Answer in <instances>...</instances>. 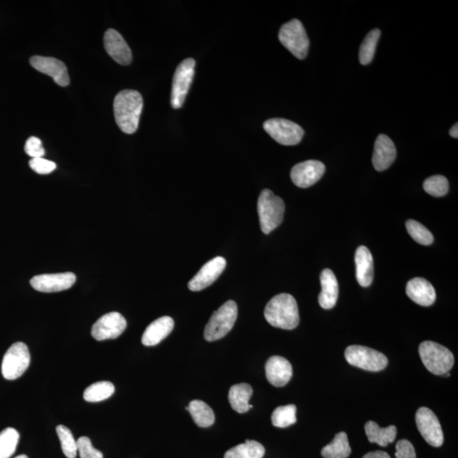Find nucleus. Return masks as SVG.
Segmentation results:
<instances>
[{"label":"nucleus","mask_w":458,"mask_h":458,"mask_svg":"<svg viewBox=\"0 0 458 458\" xmlns=\"http://www.w3.org/2000/svg\"><path fill=\"white\" fill-rule=\"evenodd\" d=\"M143 98L136 90L119 92L114 99V116L116 124L125 133L132 135L139 128L143 110Z\"/></svg>","instance_id":"nucleus-1"},{"label":"nucleus","mask_w":458,"mask_h":458,"mask_svg":"<svg viewBox=\"0 0 458 458\" xmlns=\"http://www.w3.org/2000/svg\"><path fill=\"white\" fill-rule=\"evenodd\" d=\"M264 316L271 326L283 330H294L299 323L297 302L289 294H280L270 299Z\"/></svg>","instance_id":"nucleus-2"},{"label":"nucleus","mask_w":458,"mask_h":458,"mask_svg":"<svg viewBox=\"0 0 458 458\" xmlns=\"http://www.w3.org/2000/svg\"><path fill=\"white\" fill-rule=\"evenodd\" d=\"M261 231L265 235L277 228L284 220L285 205L280 197H276L270 190L261 191L257 202Z\"/></svg>","instance_id":"nucleus-3"},{"label":"nucleus","mask_w":458,"mask_h":458,"mask_svg":"<svg viewBox=\"0 0 458 458\" xmlns=\"http://www.w3.org/2000/svg\"><path fill=\"white\" fill-rule=\"evenodd\" d=\"M419 352L423 365L435 376H445L451 371L455 359L447 347L433 341H423Z\"/></svg>","instance_id":"nucleus-4"},{"label":"nucleus","mask_w":458,"mask_h":458,"mask_svg":"<svg viewBox=\"0 0 458 458\" xmlns=\"http://www.w3.org/2000/svg\"><path fill=\"white\" fill-rule=\"evenodd\" d=\"M238 316V307L234 301L225 302L212 314L206 324L204 336L209 342L218 340L231 331Z\"/></svg>","instance_id":"nucleus-5"},{"label":"nucleus","mask_w":458,"mask_h":458,"mask_svg":"<svg viewBox=\"0 0 458 458\" xmlns=\"http://www.w3.org/2000/svg\"><path fill=\"white\" fill-rule=\"evenodd\" d=\"M278 39L292 55L299 60L305 59L310 42L301 20L294 19L283 25Z\"/></svg>","instance_id":"nucleus-6"},{"label":"nucleus","mask_w":458,"mask_h":458,"mask_svg":"<svg viewBox=\"0 0 458 458\" xmlns=\"http://www.w3.org/2000/svg\"><path fill=\"white\" fill-rule=\"evenodd\" d=\"M345 357L349 364L366 371L380 372L388 365V358L384 354L362 345H349Z\"/></svg>","instance_id":"nucleus-7"},{"label":"nucleus","mask_w":458,"mask_h":458,"mask_svg":"<svg viewBox=\"0 0 458 458\" xmlns=\"http://www.w3.org/2000/svg\"><path fill=\"white\" fill-rule=\"evenodd\" d=\"M30 361V352L26 344L16 342L12 345L3 357V377L8 380H18L27 371Z\"/></svg>","instance_id":"nucleus-8"},{"label":"nucleus","mask_w":458,"mask_h":458,"mask_svg":"<svg viewBox=\"0 0 458 458\" xmlns=\"http://www.w3.org/2000/svg\"><path fill=\"white\" fill-rule=\"evenodd\" d=\"M265 131L278 144L292 147L301 142L304 136L303 128L290 120L273 118L266 120Z\"/></svg>","instance_id":"nucleus-9"},{"label":"nucleus","mask_w":458,"mask_h":458,"mask_svg":"<svg viewBox=\"0 0 458 458\" xmlns=\"http://www.w3.org/2000/svg\"><path fill=\"white\" fill-rule=\"evenodd\" d=\"M194 60L188 58L182 61L175 70L171 97V104L174 109H179L185 103L194 76Z\"/></svg>","instance_id":"nucleus-10"},{"label":"nucleus","mask_w":458,"mask_h":458,"mask_svg":"<svg viewBox=\"0 0 458 458\" xmlns=\"http://www.w3.org/2000/svg\"><path fill=\"white\" fill-rule=\"evenodd\" d=\"M416 423L423 438L434 447H440L444 443L442 428L438 418L430 408L420 407L416 414Z\"/></svg>","instance_id":"nucleus-11"},{"label":"nucleus","mask_w":458,"mask_h":458,"mask_svg":"<svg viewBox=\"0 0 458 458\" xmlns=\"http://www.w3.org/2000/svg\"><path fill=\"white\" fill-rule=\"evenodd\" d=\"M127 328V321L119 312L112 311L99 318L92 327L91 335L99 341L113 340L123 334Z\"/></svg>","instance_id":"nucleus-12"},{"label":"nucleus","mask_w":458,"mask_h":458,"mask_svg":"<svg viewBox=\"0 0 458 458\" xmlns=\"http://www.w3.org/2000/svg\"><path fill=\"white\" fill-rule=\"evenodd\" d=\"M326 166L319 161L309 160L294 166L290 178L299 188L307 189L318 182L326 173Z\"/></svg>","instance_id":"nucleus-13"},{"label":"nucleus","mask_w":458,"mask_h":458,"mask_svg":"<svg viewBox=\"0 0 458 458\" xmlns=\"http://www.w3.org/2000/svg\"><path fill=\"white\" fill-rule=\"evenodd\" d=\"M76 282L73 273H61L37 275L32 278V288L44 293L60 292L68 290Z\"/></svg>","instance_id":"nucleus-14"},{"label":"nucleus","mask_w":458,"mask_h":458,"mask_svg":"<svg viewBox=\"0 0 458 458\" xmlns=\"http://www.w3.org/2000/svg\"><path fill=\"white\" fill-rule=\"evenodd\" d=\"M225 258L218 256L207 261L195 276L189 282L188 287L191 291H201L211 285L218 280L226 268Z\"/></svg>","instance_id":"nucleus-15"},{"label":"nucleus","mask_w":458,"mask_h":458,"mask_svg":"<svg viewBox=\"0 0 458 458\" xmlns=\"http://www.w3.org/2000/svg\"><path fill=\"white\" fill-rule=\"evenodd\" d=\"M30 64L39 72L51 77L58 85L61 87L69 85L70 78L68 68L61 61L53 57L35 56L31 58Z\"/></svg>","instance_id":"nucleus-16"},{"label":"nucleus","mask_w":458,"mask_h":458,"mask_svg":"<svg viewBox=\"0 0 458 458\" xmlns=\"http://www.w3.org/2000/svg\"><path fill=\"white\" fill-rule=\"evenodd\" d=\"M104 46L108 55L118 64L122 66L131 64L132 61L131 49L118 31L109 29L106 32L104 36Z\"/></svg>","instance_id":"nucleus-17"},{"label":"nucleus","mask_w":458,"mask_h":458,"mask_svg":"<svg viewBox=\"0 0 458 458\" xmlns=\"http://www.w3.org/2000/svg\"><path fill=\"white\" fill-rule=\"evenodd\" d=\"M265 369L266 378L275 387L286 385L293 376L290 362L280 356L271 357L266 361Z\"/></svg>","instance_id":"nucleus-18"},{"label":"nucleus","mask_w":458,"mask_h":458,"mask_svg":"<svg viewBox=\"0 0 458 458\" xmlns=\"http://www.w3.org/2000/svg\"><path fill=\"white\" fill-rule=\"evenodd\" d=\"M397 158V149L393 141L385 135L378 136L374 144L373 165L378 172L388 169Z\"/></svg>","instance_id":"nucleus-19"},{"label":"nucleus","mask_w":458,"mask_h":458,"mask_svg":"<svg viewBox=\"0 0 458 458\" xmlns=\"http://www.w3.org/2000/svg\"><path fill=\"white\" fill-rule=\"evenodd\" d=\"M406 293L412 302L422 307H431L436 299L434 287L423 278H414L408 282Z\"/></svg>","instance_id":"nucleus-20"},{"label":"nucleus","mask_w":458,"mask_h":458,"mask_svg":"<svg viewBox=\"0 0 458 458\" xmlns=\"http://www.w3.org/2000/svg\"><path fill=\"white\" fill-rule=\"evenodd\" d=\"M321 286L322 291L319 294L318 302L323 309H332L336 305L339 297L338 281L333 271L326 268L320 274Z\"/></svg>","instance_id":"nucleus-21"},{"label":"nucleus","mask_w":458,"mask_h":458,"mask_svg":"<svg viewBox=\"0 0 458 458\" xmlns=\"http://www.w3.org/2000/svg\"><path fill=\"white\" fill-rule=\"evenodd\" d=\"M174 321L165 316L154 321L145 330L142 336V343L147 347H154L161 342L173 331Z\"/></svg>","instance_id":"nucleus-22"},{"label":"nucleus","mask_w":458,"mask_h":458,"mask_svg":"<svg viewBox=\"0 0 458 458\" xmlns=\"http://www.w3.org/2000/svg\"><path fill=\"white\" fill-rule=\"evenodd\" d=\"M357 280L361 287L371 285L373 280V259L371 252L366 247L357 248L355 254Z\"/></svg>","instance_id":"nucleus-23"},{"label":"nucleus","mask_w":458,"mask_h":458,"mask_svg":"<svg viewBox=\"0 0 458 458\" xmlns=\"http://www.w3.org/2000/svg\"><path fill=\"white\" fill-rule=\"evenodd\" d=\"M253 393L252 386L245 384L233 385L229 390L228 402L235 411L239 414H245L253 407L249 405V401Z\"/></svg>","instance_id":"nucleus-24"},{"label":"nucleus","mask_w":458,"mask_h":458,"mask_svg":"<svg viewBox=\"0 0 458 458\" xmlns=\"http://www.w3.org/2000/svg\"><path fill=\"white\" fill-rule=\"evenodd\" d=\"M365 432L369 442L377 443L382 447H386L389 444L394 442L397 428L394 426L380 428L376 422L369 421L365 424Z\"/></svg>","instance_id":"nucleus-25"},{"label":"nucleus","mask_w":458,"mask_h":458,"mask_svg":"<svg viewBox=\"0 0 458 458\" xmlns=\"http://www.w3.org/2000/svg\"><path fill=\"white\" fill-rule=\"evenodd\" d=\"M186 410L190 411L194 419V422L201 428H208L212 426L215 422V414L211 407L208 406L206 402L194 400L190 403Z\"/></svg>","instance_id":"nucleus-26"},{"label":"nucleus","mask_w":458,"mask_h":458,"mask_svg":"<svg viewBox=\"0 0 458 458\" xmlns=\"http://www.w3.org/2000/svg\"><path fill=\"white\" fill-rule=\"evenodd\" d=\"M351 453L352 449L349 447L348 437L345 432L338 433L334 440L321 452L324 458H347Z\"/></svg>","instance_id":"nucleus-27"},{"label":"nucleus","mask_w":458,"mask_h":458,"mask_svg":"<svg viewBox=\"0 0 458 458\" xmlns=\"http://www.w3.org/2000/svg\"><path fill=\"white\" fill-rule=\"evenodd\" d=\"M265 448L256 440H245L244 444L236 445L225 453L224 458H262Z\"/></svg>","instance_id":"nucleus-28"},{"label":"nucleus","mask_w":458,"mask_h":458,"mask_svg":"<svg viewBox=\"0 0 458 458\" xmlns=\"http://www.w3.org/2000/svg\"><path fill=\"white\" fill-rule=\"evenodd\" d=\"M115 392V386L109 381H99L89 385L83 393V398L89 402H99L110 398Z\"/></svg>","instance_id":"nucleus-29"},{"label":"nucleus","mask_w":458,"mask_h":458,"mask_svg":"<svg viewBox=\"0 0 458 458\" xmlns=\"http://www.w3.org/2000/svg\"><path fill=\"white\" fill-rule=\"evenodd\" d=\"M380 35V29L376 28L369 32V35L366 36L359 51V61L361 65L366 66L371 63Z\"/></svg>","instance_id":"nucleus-30"},{"label":"nucleus","mask_w":458,"mask_h":458,"mask_svg":"<svg viewBox=\"0 0 458 458\" xmlns=\"http://www.w3.org/2000/svg\"><path fill=\"white\" fill-rule=\"evenodd\" d=\"M297 408L293 404L278 407L272 414V423L275 427L286 428L297 423Z\"/></svg>","instance_id":"nucleus-31"},{"label":"nucleus","mask_w":458,"mask_h":458,"mask_svg":"<svg viewBox=\"0 0 458 458\" xmlns=\"http://www.w3.org/2000/svg\"><path fill=\"white\" fill-rule=\"evenodd\" d=\"M20 435L13 428H7L0 433V458H10L16 452Z\"/></svg>","instance_id":"nucleus-32"},{"label":"nucleus","mask_w":458,"mask_h":458,"mask_svg":"<svg viewBox=\"0 0 458 458\" xmlns=\"http://www.w3.org/2000/svg\"><path fill=\"white\" fill-rule=\"evenodd\" d=\"M406 227L408 234L416 242L423 245H430L434 242V237L431 232L417 221H407Z\"/></svg>","instance_id":"nucleus-33"},{"label":"nucleus","mask_w":458,"mask_h":458,"mask_svg":"<svg viewBox=\"0 0 458 458\" xmlns=\"http://www.w3.org/2000/svg\"><path fill=\"white\" fill-rule=\"evenodd\" d=\"M423 190L428 194L435 197H441L449 191V182L442 175H435L426 179L423 182Z\"/></svg>","instance_id":"nucleus-34"},{"label":"nucleus","mask_w":458,"mask_h":458,"mask_svg":"<svg viewBox=\"0 0 458 458\" xmlns=\"http://www.w3.org/2000/svg\"><path fill=\"white\" fill-rule=\"evenodd\" d=\"M58 437L61 440L62 452L68 458H75L78 452L77 440H75L72 431L68 427L59 426L56 427Z\"/></svg>","instance_id":"nucleus-35"},{"label":"nucleus","mask_w":458,"mask_h":458,"mask_svg":"<svg viewBox=\"0 0 458 458\" xmlns=\"http://www.w3.org/2000/svg\"><path fill=\"white\" fill-rule=\"evenodd\" d=\"M77 444L80 458H103V453L93 447L89 437H80Z\"/></svg>","instance_id":"nucleus-36"},{"label":"nucleus","mask_w":458,"mask_h":458,"mask_svg":"<svg viewBox=\"0 0 458 458\" xmlns=\"http://www.w3.org/2000/svg\"><path fill=\"white\" fill-rule=\"evenodd\" d=\"M29 166L39 174H49L54 172L56 168V164L51 161L46 160L44 158H33L29 161Z\"/></svg>","instance_id":"nucleus-37"},{"label":"nucleus","mask_w":458,"mask_h":458,"mask_svg":"<svg viewBox=\"0 0 458 458\" xmlns=\"http://www.w3.org/2000/svg\"><path fill=\"white\" fill-rule=\"evenodd\" d=\"M25 152L29 156L33 158H41L45 155V151L43 147V143L37 137H30L25 144Z\"/></svg>","instance_id":"nucleus-38"},{"label":"nucleus","mask_w":458,"mask_h":458,"mask_svg":"<svg viewBox=\"0 0 458 458\" xmlns=\"http://www.w3.org/2000/svg\"><path fill=\"white\" fill-rule=\"evenodd\" d=\"M397 458H416V452L414 445L407 440H399L395 445Z\"/></svg>","instance_id":"nucleus-39"},{"label":"nucleus","mask_w":458,"mask_h":458,"mask_svg":"<svg viewBox=\"0 0 458 458\" xmlns=\"http://www.w3.org/2000/svg\"><path fill=\"white\" fill-rule=\"evenodd\" d=\"M362 458H391L388 453L383 451H376L366 453Z\"/></svg>","instance_id":"nucleus-40"},{"label":"nucleus","mask_w":458,"mask_h":458,"mask_svg":"<svg viewBox=\"0 0 458 458\" xmlns=\"http://www.w3.org/2000/svg\"><path fill=\"white\" fill-rule=\"evenodd\" d=\"M450 135H451L452 137H455V139H457L458 137V124L456 123L452 126L451 128V130L449 132Z\"/></svg>","instance_id":"nucleus-41"},{"label":"nucleus","mask_w":458,"mask_h":458,"mask_svg":"<svg viewBox=\"0 0 458 458\" xmlns=\"http://www.w3.org/2000/svg\"><path fill=\"white\" fill-rule=\"evenodd\" d=\"M15 458H28V457L26 455H19Z\"/></svg>","instance_id":"nucleus-42"}]
</instances>
